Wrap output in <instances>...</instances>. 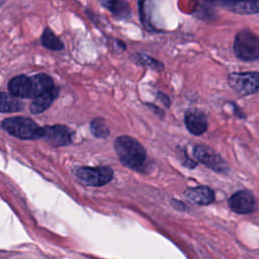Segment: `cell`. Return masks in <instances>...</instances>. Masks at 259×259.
Wrapping results in <instances>:
<instances>
[{
  "mask_svg": "<svg viewBox=\"0 0 259 259\" xmlns=\"http://www.w3.org/2000/svg\"><path fill=\"white\" fill-rule=\"evenodd\" d=\"M114 151L120 162L134 170L141 169L147 159V153L143 145L130 136L118 137L114 142Z\"/></svg>",
  "mask_w": 259,
  "mask_h": 259,
  "instance_id": "6da1fadb",
  "label": "cell"
},
{
  "mask_svg": "<svg viewBox=\"0 0 259 259\" xmlns=\"http://www.w3.org/2000/svg\"><path fill=\"white\" fill-rule=\"evenodd\" d=\"M1 127L9 135L23 140H35L42 137V126L23 116L5 118L1 121Z\"/></svg>",
  "mask_w": 259,
  "mask_h": 259,
  "instance_id": "7a4b0ae2",
  "label": "cell"
},
{
  "mask_svg": "<svg viewBox=\"0 0 259 259\" xmlns=\"http://www.w3.org/2000/svg\"><path fill=\"white\" fill-rule=\"evenodd\" d=\"M234 53L236 57L245 62L259 59V36L250 29L240 30L234 39Z\"/></svg>",
  "mask_w": 259,
  "mask_h": 259,
  "instance_id": "3957f363",
  "label": "cell"
},
{
  "mask_svg": "<svg viewBox=\"0 0 259 259\" xmlns=\"http://www.w3.org/2000/svg\"><path fill=\"white\" fill-rule=\"evenodd\" d=\"M228 84L242 96L256 94L259 92V73H231L228 76Z\"/></svg>",
  "mask_w": 259,
  "mask_h": 259,
  "instance_id": "277c9868",
  "label": "cell"
},
{
  "mask_svg": "<svg viewBox=\"0 0 259 259\" xmlns=\"http://www.w3.org/2000/svg\"><path fill=\"white\" fill-rule=\"evenodd\" d=\"M74 173L82 182L91 186H102L108 183L113 176V172L108 166L78 167Z\"/></svg>",
  "mask_w": 259,
  "mask_h": 259,
  "instance_id": "5b68a950",
  "label": "cell"
},
{
  "mask_svg": "<svg viewBox=\"0 0 259 259\" xmlns=\"http://www.w3.org/2000/svg\"><path fill=\"white\" fill-rule=\"evenodd\" d=\"M193 156L198 162L202 163L204 166L211 169L212 171L225 173L229 170V166L226 161L213 150L206 146H195L193 148Z\"/></svg>",
  "mask_w": 259,
  "mask_h": 259,
  "instance_id": "8992f818",
  "label": "cell"
},
{
  "mask_svg": "<svg viewBox=\"0 0 259 259\" xmlns=\"http://www.w3.org/2000/svg\"><path fill=\"white\" fill-rule=\"evenodd\" d=\"M48 144L53 147L67 146L72 143L73 132L66 125L55 124L42 126V137Z\"/></svg>",
  "mask_w": 259,
  "mask_h": 259,
  "instance_id": "52a82bcc",
  "label": "cell"
},
{
  "mask_svg": "<svg viewBox=\"0 0 259 259\" xmlns=\"http://www.w3.org/2000/svg\"><path fill=\"white\" fill-rule=\"evenodd\" d=\"M229 206L236 213L246 214L254 212L258 205L252 192L248 190H239L229 198Z\"/></svg>",
  "mask_w": 259,
  "mask_h": 259,
  "instance_id": "ba28073f",
  "label": "cell"
},
{
  "mask_svg": "<svg viewBox=\"0 0 259 259\" xmlns=\"http://www.w3.org/2000/svg\"><path fill=\"white\" fill-rule=\"evenodd\" d=\"M184 121L187 130L195 136H200L207 128V117L202 110L190 108L185 111Z\"/></svg>",
  "mask_w": 259,
  "mask_h": 259,
  "instance_id": "9c48e42d",
  "label": "cell"
},
{
  "mask_svg": "<svg viewBox=\"0 0 259 259\" xmlns=\"http://www.w3.org/2000/svg\"><path fill=\"white\" fill-rule=\"evenodd\" d=\"M185 197L198 205H207L214 201L215 195L211 188L207 186H198L193 188H188L184 192Z\"/></svg>",
  "mask_w": 259,
  "mask_h": 259,
  "instance_id": "30bf717a",
  "label": "cell"
},
{
  "mask_svg": "<svg viewBox=\"0 0 259 259\" xmlns=\"http://www.w3.org/2000/svg\"><path fill=\"white\" fill-rule=\"evenodd\" d=\"M9 92L21 98H31V78L25 75L13 77L8 83Z\"/></svg>",
  "mask_w": 259,
  "mask_h": 259,
  "instance_id": "8fae6325",
  "label": "cell"
},
{
  "mask_svg": "<svg viewBox=\"0 0 259 259\" xmlns=\"http://www.w3.org/2000/svg\"><path fill=\"white\" fill-rule=\"evenodd\" d=\"M100 4L118 19L131 17V7L126 0H99Z\"/></svg>",
  "mask_w": 259,
  "mask_h": 259,
  "instance_id": "7c38bea8",
  "label": "cell"
},
{
  "mask_svg": "<svg viewBox=\"0 0 259 259\" xmlns=\"http://www.w3.org/2000/svg\"><path fill=\"white\" fill-rule=\"evenodd\" d=\"M58 93H59V90L57 88H52L51 90L34 97L29 107L30 111L34 114L44 112L51 106V104L57 98Z\"/></svg>",
  "mask_w": 259,
  "mask_h": 259,
  "instance_id": "4fadbf2b",
  "label": "cell"
},
{
  "mask_svg": "<svg viewBox=\"0 0 259 259\" xmlns=\"http://www.w3.org/2000/svg\"><path fill=\"white\" fill-rule=\"evenodd\" d=\"M225 8L237 14L259 13V0H234Z\"/></svg>",
  "mask_w": 259,
  "mask_h": 259,
  "instance_id": "5bb4252c",
  "label": "cell"
},
{
  "mask_svg": "<svg viewBox=\"0 0 259 259\" xmlns=\"http://www.w3.org/2000/svg\"><path fill=\"white\" fill-rule=\"evenodd\" d=\"M31 78V98H34L52 88H54L53 79L47 74H37Z\"/></svg>",
  "mask_w": 259,
  "mask_h": 259,
  "instance_id": "9a60e30c",
  "label": "cell"
},
{
  "mask_svg": "<svg viewBox=\"0 0 259 259\" xmlns=\"http://www.w3.org/2000/svg\"><path fill=\"white\" fill-rule=\"evenodd\" d=\"M23 109V103L16 96L0 92V112H16Z\"/></svg>",
  "mask_w": 259,
  "mask_h": 259,
  "instance_id": "2e32d148",
  "label": "cell"
},
{
  "mask_svg": "<svg viewBox=\"0 0 259 259\" xmlns=\"http://www.w3.org/2000/svg\"><path fill=\"white\" fill-rule=\"evenodd\" d=\"M152 11H153L152 0H139V12H140L141 22L148 30H156L151 20Z\"/></svg>",
  "mask_w": 259,
  "mask_h": 259,
  "instance_id": "e0dca14e",
  "label": "cell"
},
{
  "mask_svg": "<svg viewBox=\"0 0 259 259\" xmlns=\"http://www.w3.org/2000/svg\"><path fill=\"white\" fill-rule=\"evenodd\" d=\"M40 40H41V45L45 48L52 51H60V50H63L64 48L61 39L49 27L45 28V30L42 31Z\"/></svg>",
  "mask_w": 259,
  "mask_h": 259,
  "instance_id": "ac0fdd59",
  "label": "cell"
},
{
  "mask_svg": "<svg viewBox=\"0 0 259 259\" xmlns=\"http://www.w3.org/2000/svg\"><path fill=\"white\" fill-rule=\"evenodd\" d=\"M91 133L96 138L105 139L109 135V128L107 127L105 121L102 118H95L90 123Z\"/></svg>",
  "mask_w": 259,
  "mask_h": 259,
  "instance_id": "d6986e66",
  "label": "cell"
},
{
  "mask_svg": "<svg viewBox=\"0 0 259 259\" xmlns=\"http://www.w3.org/2000/svg\"><path fill=\"white\" fill-rule=\"evenodd\" d=\"M135 60L137 63L141 64V65H144V66H147L151 69H154V70H161L163 69V64L160 63L159 61L149 57V56H146V55H143V54H137L135 56Z\"/></svg>",
  "mask_w": 259,
  "mask_h": 259,
  "instance_id": "ffe728a7",
  "label": "cell"
},
{
  "mask_svg": "<svg viewBox=\"0 0 259 259\" xmlns=\"http://www.w3.org/2000/svg\"><path fill=\"white\" fill-rule=\"evenodd\" d=\"M210 4H214V5H219V6H223L224 8L229 4L231 3L232 1L234 0H204Z\"/></svg>",
  "mask_w": 259,
  "mask_h": 259,
  "instance_id": "44dd1931",
  "label": "cell"
},
{
  "mask_svg": "<svg viewBox=\"0 0 259 259\" xmlns=\"http://www.w3.org/2000/svg\"><path fill=\"white\" fill-rule=\"evenodd\" d=\"M172 204L173 206L178 209V210H184V209H187V207L185 206L184 203H182L181 201H177V200H172Z\"/></svg>",
  "mask_w": 259,
  "mask_h": 259,
  "instance_id": "7402d4cb",
  "label": "cell"
},
{
  "mask_svg": "<svg viewBox=\"0 0 259 259\" xmlns=\"http://www.w3.org/2000/svg\"><path fill=\"white\" fill-rule=\"evenodd\" d=\"M159 98L161 99V101L166 105V106H169V104H170V100H169V97L167 96V95H165V94H163V93H159Z\"/></svg>",
  "mask_w": 259,
  "mask_h": 259,
  "instance_id": "603a6c76",
  "label": "cell"
},
{
  "mask_svg": "<svg viewBox=\"0 0 259 259\" xmlns=\"http://www.w3.org/2000/svg\"><path fill=\"white\" fill-rule=\"evenodd\" d=\"M6 2V0H0V7L3 6V4Z\"/></svg>",
  "mask_w": 259,
  "mask_h": 259,
  "instance_id": "cb8c5ba5",
  "label": "cell"
}]
</instances>
